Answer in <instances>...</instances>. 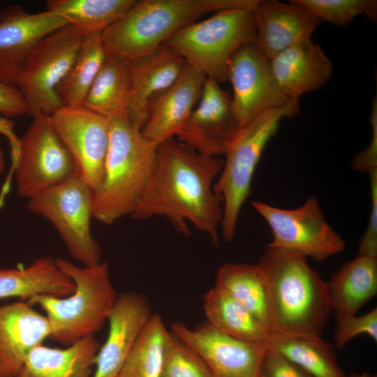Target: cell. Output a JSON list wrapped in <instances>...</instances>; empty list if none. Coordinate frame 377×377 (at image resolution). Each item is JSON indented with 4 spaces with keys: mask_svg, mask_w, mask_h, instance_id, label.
I'll return each mask as SVG.
<instances>
[{
    "mask_svg": "<svg viewBox=\"0 0 377 377\" xmlns=\"http://www.w3.org/2000/svg\"><path fill=\"white\" fill-rule=\"evenodd\" d=\"M372 129L371 142L364 151L357 154L352 159L350 166L359 172H367L377 169V99L374 98L369 115Z\"/></svg>",
    "mask_w": 377,
    "mask_h": 377,
    "instance_id": "cell-38",
    "label": "cell"
},
{
    "mask_svg": "<svg viewBox=\"0 0 377 377\" xmlns=\"http://www.w3.org/2000/svg\"><path fill=\"white\" fill-rule=\"evenodd\" d=\"M74 290L73 281L50 256L36 258L24 268H0V300L17 297L27 302L38 295L66 297Z\"/></svg>",
    "mask_w": 377,
    "mask_h": 377,
    "instance_id": "cell-24",
    "label": "cell"
},
{
    "mask_svg": "<svg viewBox=\"0 0 377 377\" xmlns=\"http://www.w3.org/2000/svg\"><path fill=\"white\" fill-rule=\"evenodd\" d=\"M131 103L128 61L107 53L82 106L111 120L128 119Z\"/></svg>",
    "mask_w": 377,
    "mask_h": 377,
    "instance_id": "cell-26",
    "label": "cell"
},
{
    "mask_svg": "<svg viewBox=\"0 0 377 377\" xmlns=\"http://www.w3.org/2000/svg\"><path fill=\"white\" fill-rule=\"evenodd\" d=\"M84 35L67 24L45 36L32 50L16 84L28 105L29 114L50 115L64 106L56 88L71 67Z\"/></svg>",
    "mask_w": 377,
    "mask_h": 377,
    "instance_id": "cell-9",
    "label": "cell"
},
{
    "mask_svg": "<svg viewBox=\"0 0 377 377\" xmlns=\"http://www.w3.org/2000/svg\"><path fill=\"white\" fill-rule=\"evenodd\" d=\"M269 61L279 88L290 100L325 85L332 71L329 58L311 39L282 50Z\"/></svg>",
    "mask_w": 377,
    "mask_h": 377,
    "instance_id": "cell-22",
    "label": "cell"
},
{
    "mask_svg": "<svg viewBox=\"0 0 377 377\" xmlns=\"http://www.w3.org/2000/svg\"><path fill=\"white\" fill-rule=\"evenodd\" d=\"M214 287L244 305L270 330L267 283L258 264L223 265L218 269Z\"/></svg>",
    "mask_w": 377,
    "mask_h": 377,
    "instance_id": "cell-28",
    "label": "cell"
},
{
    "mask_svg": "<svg viewBox=\"0 0 377 377\" xmlns=\"http://www.w3.org/2000/svg\"><path fill=\"white\" fill-rule=\"evenodd\" d=\"M55 260L59 268L73 281V293L64 298L38 295L27 302L39 306L45 312L50 328L49 338L68 346L102 328L118 295L110 281L107 261L80 267L63 258Z\"/></svg>",
    "mask_w": 377,
    "mask_h": 377,
    "instance_id": "cell-5",
    "label": "cell"
},
{
    "mask_svg": "<svg viewBox=\"0 0 377 377\" xmlns=\"http://www.w3.org/2000/svg\"><path fill=\"white\" fill-rule=\"evenodd\" d=\"M157 147L128 119L110 120L105 174L94 192L92 218L110 225L133 214L154 170Z\"/></svg>",
    "mask_w": 377,
    "mask_h": 377,
    "instance_id": "cell-4",
    "label": "cell"
},
{
    "mask_svg": "<svg viewBox=\"0 0 377 377\" xmlns=\"http://www.w3.org/2000/svg\"><path fill=\"white\" fill-rule=\"evenodd\" d=\"M100 347L94 335L64 349L41 344L29 354L17 377H92Z\"/></svg>",
    "mask_w": 377,
    "mask_h": 377,
    "instance_id": "cell-23",
    "label": "cell"
},
{
    "mask_svg": "<svg viewBox=\"0 0 377 377\" xmlns=\"http://www.w3.org/2000/svg\"><path fill=\"white\" fill-rule=\"evenodd\" d=\"M258 0H142L101 32L107 53L127 61L143 57L207 13L253 10Z\"/></svg>",
    "mask_w": 377,
    "mask_h": 377,
    "instance_id": "cell-3",
    "label": "cell"
},
{
    "mask_svg": "<svg viewBox=\"0 0 377 377\" xmlns=\"http://www.w3.org/2000/svg\"><path fill=\"white\" fill-rule=\"evenodd\" d=\"M260 377H312L279 353L266 348Z\"/></svg>",
    "mask_w": 377,
    "mask_h": 377,
    "instance_id": "cell-36",
    "label": "cell"
},
{
    "mask_svg": "<svg viewBox=\"0 0 377 377\" xmlns=\"http://www.w3.org/2000/svg\"><path fill=\"white\" fill-rule=\"evenodd\" d=\"M298 112V99L267 110L240 127L228 147L222 170L213 186L223 202L221 230L227 242L234 239L239 213L251 193L253 174L266 145L281 120Z\"/></svg>",
    "mask_w": 377,
    "mask_h": 377,
    "instance_id": "cell-6",
    "label": "cell"
},
{
    "mask_svg": "<svg viewBox=\"0 0 377 377\" xmlns=\"http://www.w3.org/2000/svg\"><path fill=\"white\" fill-rule=\"evenodd\" d=\"M223 166L220 158L200 154L176 138L165 140L157 147L154 170L131 216H164L184 235L191 233L188 222L219 246L222 200L213 186Z\"/></svg>",
    "mask_w": 377,
    "mask_h": 377,
    "instance_id": "cell-1",
    "label": "cell"
},
{
    "mask_svg": "<svg viewBox=\"0 0 377 377\" xmlns=\"http://www.w3.org/2000/svg\"><path fill=\"white\" fill-rule=\"evenodd\" d=\"M252 206L269 226L273 236L268 247L324 260L342 252L345 242L324 218L318 200L308 198L295 209H281L261 201Z\"/></svg>",
    "mask_w": 377,
    "mask_h": 377,
    "instance_id": "cell-11",
    "label": "cell"
},
{
    "mask_svg": "<svg viewBox=\"0 0 377 377\" xmlns=\"http://www.w3.org/2000/svg\"><path fill=\"white\" fill-rule=\"evenodd\" d=\"M265 346L312 377H346L337 364L332 346L320 337H294L271 333Z\"/></svg>",
    "mask_w": 377,
    "mask_h": 377,
    "instance_id": "cell-29",
    "label": "cell"
},
{
    "mask_svg": "<svg viewBox=\"0 0 377 377\" xmlns=\"http://www.w3.org/2000/svg\"><path fill=\"white\" fill-rule=\"evenodd\" d=\"M253 10L228 9L180 29L165 43L206 78L227 81L229 62L244 44L254 42Z\"/></svg>",
    "mask_w": 377,
    "mask_h": 377,
    "instance_id": "cell-7",
    "label": "cell"
},
{
    "mask_svg": "<svg viewBox=\"0 0 377 377\" xmlns=\"http://www.w3.org/2000/svg\"><path fill=\"white\" fill-rule=\"evenodd\" d=\"M26 114L29 107L18 88L0 80V115L11 119Z\"/></svg>",
    "mask_w": 377,
    "mask_h": 377,
    "instance_id": "cell-39",
    "label": "cell"
},
{
    "mask_svg": "<svg viewBox=\"0 0 377 377\" xmlns=\"http://www.w3.org/2000/svg\"><path fill=\"white\" fill-rule=\"evenodd\" d=\"M107 55L101 33L87 34L69 71L56 92L64 106H82Z\"/></svg>",
    "mask_w": 377,
    "mask_h": 377,
    "instance_id": "cell-30",
    "label": "cell"
},
{
    "mask_svg": "<svg viewBox=\"0 0 377 377\" xmlns=\"http://www.w3.org/2000/svg\"><path fill=\"white\" fill-rule=\"evenodd\" d=\"M14 127L15 123L10 118L0 115V133L3 135L9 142L11 151L12 168L16 163L20 148V138L16 135ZM4 168V154L0 148V175L3 172Z\"/></svg>",
    "mask_w": 377,
    "mask_h": 377,
    "instance_id": "cell-40",
    "label": "cell"
},
{
    "mask_svg": "<svg viewBox=\"0 0 377 377\" xmlns=\"http://www.w3.org/2000/svg\"><path fill=\"white\" fill-rule=\"evenodd\" d=\"M227 80L232 84V111L239 128L263 112L286 106L292 101L281 91L269 59L254 42L243 45L234 53Z\"/></svg>",
    "mask_w": 377,
    "mask_h": 377,
    "instance_id": "cell-13",
    "label": "cell"
},
{
    "mask_svg": "<svg viewBox=\"0 0 377 377\" xmlns=\"http://www.w3.org/2000/svg\"><path fill=\"white\" fill-rule=\"evenodd\" d=\"M205 80L186 63L177 80L151 103L142 135L156 146L176 138L199 101Z\"/></svg>",
    "mask_w": 377,
    "mask_h": 377,
    "instance_id": "cell-18",
    "label": "cell"
},
{
    "mask_svg": "<svg viewBox=\"0 0 377 377\" xmlns=\"http://www.w3.org/2000/svg\"><path fill=\"white\" fill-rule=\"evenodd\" d=\"M136 2L137 0H47L45 10L87 34L101 33Z\"/></svg>",
    "mask_w": 377,
    "mask_h": 377,
    "instance_id": "cell-31",
    "label": "cell"
},
{
    "mask_svg": "<svg viewBox=\"0 0 377 377\" xmlns=\"http://www.w3.org/2000/svg\"><path fill=\"white\" fill-rule=\"evenodd\" d=\"M337 326L334 334L335 347L343 348L360 334H367L377 341V308L357 316L336 314Z\"/></svg>",
    "mask_w": 377,
    "mask_h": 377,
    "instance_id": "cell-35",
    "label": "cell"
},
{
    "mask_svg": "<svg viewBox=\"0 0 377 377\" xmlns=\"http://www.w3.org/2000/svg\"><path fill=\"white\" fill-rule=\"evenodd\" d=\"M308 9L320 22L327 21L339 27L347 26L353 20L364 15L377 19L376 0H293Z\"/></svg>",
    "mask_w": 377,
    "mask_h": 377,
    "instance_id": "cell-33",
    "label": "cell"
},
{
    "mask_svg": "<svg viewBox=\"0 0 377 377\" xmlns=\"http://www.w3.org/2000/svg\"><path fill=\"white\" fill-rule=\"evenodd\" d=\"M50 333L46 317L27 302L0 306V377H17L29 354Z\"/></svg>",
    "mask_w": 377,
    "mask_h": 377,
    "instance_id": "cell-20",
    "label": "cell"
},
{
    "mask_svg": "<svg viewBox=\"0 0 377 377\" xmlns=\"http://www.w3.org/2000/svg\"><path fill=\"white\" fill-rule=\"evenodd\" d=\"M49 119L73 159L75 175L96 191L104 177L110 120L84 106H63Z\"/></svg>",
    "mask_w": 377,
    "mask_h": 377,
    "instance_id": "cell-12",
    "label": "cell"
},
{
    "mask_svg": "<svg viewBox=\"0 0 377 377\" xmlns=\"http://www.w3.org/2000/svg\"><path fill=\"white\" fill-rule=\"evenodd\" d=\"M239 129L232 106V94L206 78L198 107L192 111L177 139L198 152L224 155Z\"/></svg>",
    "mask_w": 377,
    "mask_h": 377,
    "instance_id": "cell-15",
    "label": "cell"
},
{
    "mask_svg": "<svg viewBox=\"0 0 377 377\" xmlns=\"http://www.w3.org/2000/svg\"><path fill=\"white\" fill-rule=\"evenodd\" d=\"M371 206L367 230L360 244L358 254L377 258V169L369 172Z\"/></svg>",
    "mask_w": 377,
    "mask_h": 377,
    "instance_id": "cell-37",
    "label": "cell"
},
{
    "mask_svg": "<svg viewBox=\"0 0 377 377\" xmlns=\"http://www.w3.org/2000/svg\"><path fill=\"white\" fill-rule=\"evenodd\" d=\"M172 337L159 315H152L126 359L118 377H162Z\"/></svg>",
    "mask_w": 377,
    "mask_h": 377,
    "instance_id": "cell-32",
    "label": "cell"
},
{
    "mask_svg": "<svg viewBox=\"0 0 377 377\" xmlns=\"http://www.w3.org/2000/svg\"><path fill=\"white\" fill-rule=\"evenodd\" d=\"M162 377L214 376L204 360L172 334L165 355Z\"/></svg>",
    "mask_w": 377,
    "mask_h": 377,
    "instance_id": "cell-34",
    "label": "cell"
},
{
    "mask_svg": "<svg viewBox=\"0 0 377 377\" xmlns=\"http://www.w3.org/2000/svg\"><path fill=\"white\" fill-rule=\"evenodd\" d=\"M185 65L184 59L164 43L128 61L131 83L128 120L135 128L141 131L152 101L177 80Z\"/></svg>",
    "mask_w": 377,
    "mask_h": 377,
    "instance_id": "cell-21",
    "label": "cell"
},
{
    "mask_svg": "<svg viewBox=\"0 0 377 377\" xmlns=\"http://www.w3.org/2000/svg\"><path fill=\"white\" fill-rule=\"evenodd\" d=\"M93 190L76 175L29 199L28 209L57 230L71 256L84 266L100 263L102 249L91 232Z\"/></svg>",
    "mask_w": 377,
    "mask_h": 377,
    "instance_id": "cell-8",
    "label": "cell"
},
{
    "mask_svg": "<svg viewBox=\"0 0 377 377\" xmlns=\"http://www.w3.org/2000/svg\"><path fill=\"white\" fill-rule=\"evenodd\" d=\"M54 13L27 12L11 6L0 12V80L16 87L21 71L32 50L45 36L67 25Z\"/></svg>",
    "mask_w": 377,
    "mask_h": 377,
    "instance_id": "cell-16",
    "label": "cell"
},
{
    "mask_svg": "<svg viewBox=\"0 0 377 377\" xmlns=\"http://www.w3.org/2000/svg\"><path fill=\"white\" fill-rule=\"evenodd\" d=\"M258 265L266 280L271 333L317 337L332 309L327 286L306 258L268 247Z\"/></svg>",
    "mask_w": 377,
    "mask_h": 377,
    "instance_id": "cell-2",
    "label": "cell"
},
{
    "mask_svg": "<svg viewBox=\"0 0 377 377\" xmlns=\"http://www.w3.org/2000/svg\"><path fill=\"white\" fill-rule=\"evenodd\" d=\"M31 117L20 138L18 157L13 168L17 193L28 199L62 184L75 173L73 159L49 115L36 113Z\"/></svg>",
    "mask_w": 377,
    "mask_h": 377,
    "instance_id": "cell-10",
    "label": "cell"
},
{
    "mask_svg": "<svg viewBox=\"0 0 377 377\" xmlns=\"http://www.w3.org/2000/svg\"><path fill=\"white\" fill-rule=\"evenodd\" d=\"M208 324L237 339L265 344L271 332L247 308L214 287L203 297Z\"/></svg>",
    "mask_w": 377,
    "mask_h": 377,
    "instance_id": "cell-27",
    "label": "cell"
},
{
    "mask_svg": "<svg viewBox=\"0 0 377 377\" xmlns=\"http://www.w3.org/2000/svg\"><path fill=\"white\" fill-rule=\"evenodd\" d=\"M151 316V306L143 295L128 292L117 296L108 316V337L97 353L92 377H118Z\"/></svg>",
    "mask_w": 377,
    "mask_h": 377,
    "instance_id": "cell-17",
    "label": "cell"
},
{
    "mask_svg": "<svg viewBox=\"0 0 377 377\" xmlns=\"http://www.w3.org/2000/svg\"><path fill=\"white\" fill-rule=\"evenodd\" d=\"M172 334L205 362L214 377H260L265 344L227 335L209 324L191 329L180 322L171 325Z\"/></svg>",
    "mask_w": 377,
    "mask_h": 377,
    "instance_id": "cell-14",
    "label": "cell"
},
{
    "mask_svg": "<svg viewBox=\"0 0 377 377\" xmlns=\"http://www.w3.org/2000/svg\"><path fill=\"white\" fill-rule=\"evenodd\" d=\"M327 286L336 314H357L377 293V258L357 253L332 274Z\"/></svg>",
    "mask_w": 377,
    "mask_h": 377,
    "instance_id": "cell-25",
    "label": "cell"
},
{
    "mask_svg": "<svg viewBox=\"0 0 377 377\" xmlns=\"http://www.w3.org/2000/svg\"><path fill=\"white\" fill-rule=\"evenodd\" d=\"M255 44L269 58L302 41L311 39L321 22L303 6L290 1L258 0L253 10Z\"/></svg>",
    "mask_w": 377,
    "mask_h": 377,
    "instance_id": "cell-19",
    "label": "cell"
},
{
    "mask_svg": "<svg viewBox=\"0 0 377 377\" xmlns=\"http://www.w3.org/2000/svg\"><path fill=\"white\" fill-rule=\"evenodd\" d=\"M346 377H377L376 375H370L368 374H355V375H351Z\"/></svg>",
    "mask_w": 377,
    "mask_h": 377,
    "instance_id": "cell-41",
    "label": "cell"
}]
</instances>
